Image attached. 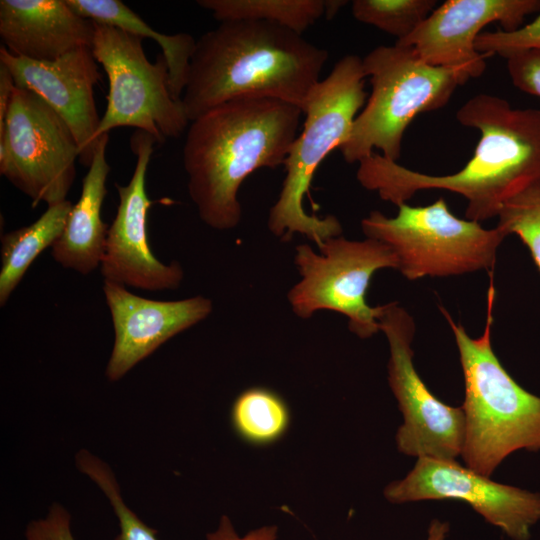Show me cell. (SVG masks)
<instances>
[{
    "label": "cell",
    "instance_id": "10",
    "mask_svg": "<svg viewBox=\"0 0 540 540\" xmlns=\"http://www.w3.org/2000/svg\"><path fill=\"white\" fill-rule=\"evenodd\" d=\"M80 150L65 121L38 95L15 87L0 135V174L36 207L62 202Z\"/></svg>",
    "mask_w": 540,
    "mask_h": 540
},
{
    "label": "cell",
    "instance_id": "19",
    "mask_svg": "<svg viewBox=\"0 0 540 540\" xmlns=\"http://www.w3.org/2000/svg\"><path fill=\"white\" fill-rule=\"evenodd\" d=\"M79 15L95 23L116 27L140 38L156 41L162 49L170 76V87L175 98L181 99L196 45L185 33L162 34L149 26L140 16L120 0H66Z\"/></svg>",
    "mask_w": 540,
    "mask_h": 540
},
{
    "label": "cell",
    "instance_id": "2",
    "mask_svg": "<svg viewBox=\"0 0 540 540\" xmlns=\"http://www.w3.org/2000/svg\"><path fill=\"white\" fill-rule=\"evenodd\" d=\"M300 107L273 98H237L190 122L183 146L188 193L200 219L220 231L242 217L238 191L259 168L284 165Z\"/></svg>",
    "mask_w": 540,
    "mask_h": 540
},
{
    "label": "cell",
    "instance_id": "8",
    "mask_svg": "<svg viewBox=\"0 0 540 540\" xmlns=\"http://www.w3.org/2000/svg\"><path fill=\"white\" fill-rule=\"evenodd\" d=\"M142 40L116 27L95 23L91 50L109 81L96 140L114 128L135 127L161 144L168 137L180 136L189 126L181 99L172 94L163 54L150 62Z\"/></svg>",
    "mask_w": 540,
    "mask_h": 540
},
{
    "label": "cell",
    "instance_id": "9",
    "mask_svg": "<svg viewBox=\"0 0 540 540\" xmlns=\"http://www.w3.org/2000/svg\"><path fill=\"white\" fill-rule=\"evenodd\" d=\"M318 249L316 253L308 244L295 248L300 280L287 294L293 313L308 319L320 310L335 311L347 317L349 330L358 337L378 333L383 305L370 306L366 294L376 271L397 270L393 251L374 239L354 241L343 236L324 241Z\"/></svg>",
    "mask_w": 540,
    "mask_h": 540
},
{
    "label": "cell",
    "instance_id": "7",
    "mask_svg": "<svg viewBox=\"0 0 540 540\" xmlns=\"http://www.w3.org/2000/svg\"><path fill=\"white\" fill-rule=\"evenodd\" d=\"M361 229L393 251L397 270L409 280L492 270L507 237L497 226L456 217L442 198L427 206L402 203L395 217L371 211Z\"/></svg>",
    "mask_w": 540,
    "mask_h": 540
},
{
    "label": "cell",
    "instance_id": "32",
    "mask_svg": "<svg viewBox=\"0 0 540 540\" xmlns=\"http://www.w3.org/2000/svg\"><path fill=\"white\" fill-rule=\"evenodd\" d=\"M347 3L348 1L343 0H324V15L326 16L327 20L332 19Z\"/></svg>",
    "mask_w": 540,
    "mask_h": 540
},
{
    "label": "cell",
    "instance_id": "3",
    "mask_svg": "<svg viewBox=\"0 0 540 540\" xmlns=\"http://www.w3.org/2000/svg\"><path fill=\"white\" fill-rule=\"evenodd\" d=\"M327 59V50L280 25L220 22L196 41L181 97L186 116L191 122L237 98H273L303 111Z\"/></svg>",
    "mask_w": 540,
    "mask_h": 540
},
{
    "label": "cell",
    "instance_id": "31",
    "mask_svg": "<svg viewBox=\"0 0 540 540\" xmlns=\"http://www.w3.org/2000/svg\"><path fill=\"white\" fill-rule=\"evenodd\" d=\"M448 531L446 523L434 520L429 528L428 540H445V535Z\"/></svg>",
    "mask_w": 540,
    "mask_h": 540
},
{
    "label": "cell",
    "instance_id": "14",
    "mask_svg": "<svg viewBox=\"0 0 540 540\" xmlns=\"http://www.w3.org/2000/svg\"><path fill=\"white\" fill-rule=\"evenodd\" d=\"M534 12H540V0H447L395 44L412 47L430 65L478 78L486 69V56L475 48L480 31L493 22L514 31Z\"/></svg>",
    "mask_w": 540,
    "mask_h": 540
},
{
    "label": "cell",
    "instance_id": "5",
    "mask_svg": "<svg viewBox=\"0 0 540 540\" xmlns=\"http://www.w3.org/2000/svg\"><path fill=\"white\" fill-rule=\"evenodd\" d=\"M365 78L362 59L346 55L311 91L303 109L302 132L290 147L284 163L286 176L279 197L269 210L267 227L276 238L288 241L299 233L318 247L341 236L340 221L333 215H309L303 208V198L318 166L349 136L366 101Z\"/></svg>",
    "mask_w": 540,
    "mask_h": 540
},
{
    "label": "cell",
    "instance_id": "21",
    "mask_svg": "<svg viewBox=\"0 0 540 540\" xmlns=\"http://www.w3.org/2000/svg\"><path fill=\"white\" fill-rule=\"evenodd\" d=\"M220 22L257 20L301 34L324 15V0H198Z\"/></svg>",
    "mask_w": 540,
    "mask_h": 540
},
{
    "label": "cell",
    "instance_id": "23",
    "mask_svg": "<svg viewBox=\"0 0 540 540\" xmlns=\"http://www.w3.org/2000/svg\"><path fill=\"white\" fill-rule=\"evenodd\" d=\"M436 4V0H354L352 14L359 22L401 40L430 15Z\"/></svg>",
    "mask_w": 540,
    "mask_h": 540
},
{
    "label": "cell",
    "instance_id": "25",
    "mask_svg": "<svg viewBox=\"0 0 540 540\" xmlns=\"http://www.w3.org/2000/svg\"><path fill=\"white\" fill-rule=\"evenodd\" d=\"M497 217V227L522 240L540 271V181L509 199Z\"/></svg>",
    "mask_w": 540,
    "mask_h": 540
},
{
    "label": "cell",
    "instance_id": "18",
    "mask_svg": "<svg viewBox=\"0 0 540 540\" xmlns=\"http://www.w3.org/2000/svg\"><path fill=\"white\" fill-rule=\"evenodd\" d=\"M109 134L100 137L92 162L82 180L65 228L51 246V256L62 267L87 275L100 267L109 226L102 219L110 166L106 159Z\"/></svg>",
    "mask_w": 540,
    "mask_h": 540
},
{
    "label": "cell",
    "instance_id": "28",
    "mask_svg": "<svg viewBox=\"0 0 540 540\" xmlns=\"http://www.w3.org/2000/svg\"><path fill=\"white\" fill-rule=\"evenodd\" d=\"M25 540H75L70 513L61 504L53 503L44 518L28 523Z\"/></svg>",
    "mask_w": 540,
    "mask_h": 540
},
{
    "label": "cell",
    "instance_id": "13",
    "mask_svg": "<svg viewBox=\"0 0 540 540\" xmlns=\"http://www.w3.org/2000/svg\"><path fill=\"white\" fill-rule=\"evenodd\" d=\"M384 495L391 503L456 499L468 503L513 540H528L540 520V494L490 480L455 460L419 457L402 480L390 483Z\"/></svg>",
    "mask_w": 540,
    "mask_h": 540
},
{
    "label": "cell",
    "instance_id": "20",
    "mask_svg": "<svg viewBox=\"0 0 540 540\" xmlns=\"http://www.w3.org/2000/svg\"><path fill=\"white\" fill-rule=\"evenodd\" d=\"M73 204L68 199L47 206L32 224L1 237L0 305L4 306L32 262L62 234Z\"/></svg>",
    "mask_w": 540,
    "mask_h": 540
},
{
    "label": "cell",
    "instance_id": "6",
    "mask_svg": "<svg viewBox=\"0 0 540 540\" xmlns=\"http://www.w3.org/2000/svg\"><path fill=\"white\" fill-rule=\"evenodd\" d=\"M362 63L372 90L339 147L350 164L374 149L397 162L404 132L412 120L420 113L444 107L456 88L470 79L461 70L430 65L412 47L398 44L374 48Z\"/></svg>",
    "mask_w": 540,
    "mask_h": 540
},
{
    "label": "cell",
    "instance_id": "1",
    "mask_svg": "<svg viewBox=\"0 0 540 540\" xmlns=\"http://www.w3.org/2000/svg\"><path fill=\"white\" fill-rule=\"evenodd\" d=\"M456 118L480 133L461 170L430 175L373 152L358 162V182L397 206L421 190L451 191L467 200L468 220L497 217L509 199L540 181V110L514 108L503 98L480 93L459 108Z\"/></svg>",
    "mask_w": 540,
    "mask_h": 540
},
{
    "label": "cell",
    "instance_id": "16",
    "mask_svg": "<svg viewBox=\"0 0 540 540\" xmlns=\"http://www.w3.org/2000/svg\"><path fill=\"white\" fill-rule=\"evenodd\" d=\"M103 292L114 329L105 370L111 382L120 380L162 344L203 321L213 310L212 301L201 295L175 301L153 300L106 280Z\"/></svg>",
    "mask_w": 540,
    "mask_h": 540
},
{
    "label": "cell",
    "instance_id": "22",
    "mask_svg": "<svg viewBox=\"0 0 540 540\" xmlns=\"http://www.w3.org/2000/svg\"><path fill=\"white\" fill-rule=\"evenodd\" d=\"M235 432L253 445H268L287 431L290 413L285 401L274 391L263 387L244 390L231 410Z\"/></svg>",
    "mask_w": 540,
    "mask_h": 540
},
{
    "label": "cell",
    "instance_id": "12",
    "mask_svg": "<svg viewBox=\"0 0 540 540\" xmlns=\"http://www.w3.org/2000/svg\"><path fill=\"white\" fill-rule=\"evenodd\" d=\"M130 143L136 164L127 185L115 183L119 205L108 229L100 272L104 280L124 287L173 290L183 280L182 266L177 261L164 264L158 260L148 241V213L156 202L148 198L146 174L157 141L138 130Z\"/></svg>",
    "mask_w": 540,
    "mask_h": 540
},
{
    "label": "cell",
    "instance_id": "24",
    "mask_svg": "<svg viewBox=\"0 0 540 540\" xmlns=\"http://www.w3.org/2000/svg\"><path fill=\"white\" fill-rule=\"evenodd\" d=\"M78 470L86 475L109 500L118 518L120 532L114 540H158L157 530L146 525L124 501L110 466L86 449L75 455Z\"/></svg>",
    "mask_w": 540,
    "mask_h": 540
},
{
    "label": "cell",
    "instance_id": "15",
    "mask_svg": "<svg viewBox=\"0 0 540 540\" xmlns=\"http://www.w3.org/2000/svg\"><path fill=\"white\" fill-rule=\"evenodd\" d=\"M0 64L9 70L16 87L38 95L65 121L79 146L80 163L89 167L101 120L94 98L101 75L91 47L44 62L15 56L2 45Z\"/></svg>",
    "mask_w": 540,
    "mask_h": 540
},
{
    "label": "cell",
    "instance_id": "26",
    "mask_svg": "<svg viewBox=\"0 0 540 540\" xmlns=\"http://www.w3.org/2000/svg\"><path fill=\"white\" fill-rule=\"evenodd\" d=\"M475 48L482 55L498 54L502 57L515 51L540 49V12L533 21L514 31L480 33Z\"/></svg>",
    "mask_w": 540,
    "mask_h": 540
},
{
    "label": "cell",
    "instance_id": "4",
    "mask_svg": "<svg viewBox=\"0 0 540 540\" xmlns=\"http://www.w3.org/2000/svg\"><path fill=\"white\" fill-rule=\"evenodd\" d=\"M495 297L491 279L486 323L477 338L441 308L455 337L465 382L461 455L468 468L487 477L514 451L540 450V397L510 376L491 346Z\"/></svg>",
    "mask_w": 540,
    "mask_h": 540
},
{
    "label": "cell",
    "instance_id": "30",
    "mask_svg": "<svg viewBox=\"0 0 540 540\" xmlns=\"http://www.w3.org/2000/svg\"><path fill=\"white\" fill-rule=\"evenodd\" d=\"M15 87L9 70L0 64V135L4 132L5 119Z\"/></svg>",
    "mask_w": 540,
    "mask_h": 540
},
{
    "label": "cell",
    "instance_id": "11",
    "mask_svg": "<svg viewBox=\"0 0 540 540\" xmlns=\"http://www.w3.org/2000/svg\"><path fill=\"white\" fill-rule=\"evenodd\" d=\"M380 331L389 344L388 382L404 423L396 435L398 450L408 456L455 460L465 437L462 407L441 402L427 388L413 364L415 322L397 302L383 305Z\"/></svg>",
    "mask_w": 540,
    "mask_h": 540
},
{
    "label": "cell",
    "instance_id": "27",
    "mask_svg": "<svg viewBox=\"0 0 540 540\" xmlns=\"http://www.w3.org/2000/svg\"><path fill=\"white\" fill-rule=\"evenodd\" d=\"M504 58L513 85L525 93L540 97V49L515 51Z\"/></svg>",
    "mask_w": 540,
    "mask_h": 540
},
{
    "label": "cell",
    "instance_id": "17",
    "mask_svg": "<svg viewBox=\"0 0 540 540\" xmlns=\"http://www.w3.org/2000/svg\"><path fill=\"white\" fill-rule=\"evenodd\" d=\"M95 23L66 0H1L0 37L13 55L51 62L91 47Z\"/></svg>",
    "mask_w": 540,
    "mask_h": 540
},
{
    "label": "cell",
    "instance_id": "29",
    "mask_svg": "<svg viewBox=\"0 0 540 540\" xmlns=\"http://www.w3.org/2000/svg\"><path fill=\"white\" fill-rule=\"evenodd\" d=\"M277 537L278 527L276 525L258 527L241 536L235 530L231 519L223 515L217 528L206 535V540H277Z\"/></svg>",
    "mask_w": 540,
    "mask_h": 540
}]
</instances>
